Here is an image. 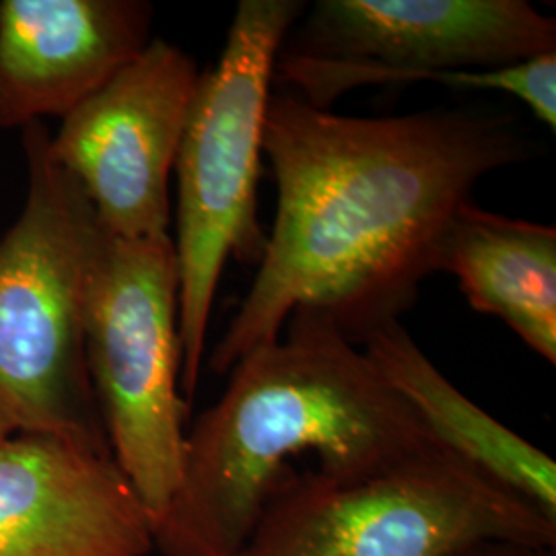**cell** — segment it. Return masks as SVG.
<instances>
[{"label": "cell", "mask_w": 556, "mask_h": 556, "mask_svg": "<svg viewBox=\"0 0 556 556\" xmlns=\"http://www.w3.org/2000/svg\"><path fill=\"white\" fill-rule=\"evenodd\" d=\"M264 157L277 217L236 316L208 358L227 376L275 342L298 309L351 342L397 319L478 181L528 155L511 119L466 110L394 118L342 116L295 93L270 96Z\"/></svg>", "instance_id": "6da1fadb"}, {"label": "cell", "mask_w": 556, "mask_h": 556, "mask_svg": "<svg viewBox=\"0 0 556 556\" xmlns=\"http://www.w3.org/2000/svg\"><path fill=\"white\" fill-rule=\"evenodd\" d=\"M227 376L186 431L178 493L155 526L163 556H238L295 462L355 480L438 445L363 349L309 309Z\"/></svg>", "instance_id": "7a4b0ae2"}, {"label": "cell", "mask_w": 556, "mask_h": 556, "mask_svg": "<svg viewBox=\"0 0 556 556\" xmlns=\"http://www.w3.org/2000/svg\"><path fill=\"white\" fill-rule=\"evenodd\" d=\"M275 79L316 108L365 85L495 91L555 130L556 21L526 0H319Z\"/></svg>", "instance_id": "3957f363"}, {"label": "cell", "mask_w": 556, "mask_h": 556, "mask_svg": "<svg viewBox=\"0 0 556 556\" xmlns=\"http://www.w3.org/2000/svg\"><path fill=\"white\" fill-rule=\"evenodd\" d=\"M298 0H241L219 62L200 77L179 142L176 258L179 275V390L199 388L211 312L227 260L258 264L264 119L278 54L298 25Z\"/></svg>", "instance_id": "277c9868"}, {"label": "cell", "mask_w": 556, "mask_h": 556, "mask_svg": "<svg viewBox=\"0 0 556 556\" xmlns=\"http://www.w3.org/2000/svg\"><path fill=\"white\" fill-rule=\"evenodd\" d=\"M21 132L27 194L0 238V397L20 433L110 452L83 328L100 223L77 181L52 157L43 122Z\"/></svg>", "instance_id": "5b68a950"}, {"label": "cell", "mask_w": 556, "mask_h": 556, "mask_svg": "<svg viewBox=\"0 0 556 556\" xmlns=\"http://www.w3.org/2000/svg\"><path fill=\"white\" fill-rule=\"evenodd\" d=\"M486 540L556 548V519L431 445L355 480L298 472L238 556H452Z\"/></svg>", "instance_id": "8992f818"}, {"label": "cell", "mask_w": 556, "mask_h": 556, "mask_svg": "<svg viewBox=\"0 0 556 556\" xmlns=\"http://www.w3.org/2000/svg\"><path fill=\"white\" fill-rule=\"evenodd\" d=\"M85 357L114 462L144 509L178 493L190 406L179 390V275L174 238L122 239L100 225L85 282Z\"/></svg>", "instance_id": "52a82bcc"}, {"label": "cell", "mask_w": 556, "mask_h": 556, "mask_svg": "<svg viewBox=\"0 0 556 556\" xmlns=\"http://www.w3.org/2000/svg\"><path fill=\"white\" fill-rule=\"evenodd\" d=\"M200 77L176 43L151 40L50 135L52 157L110 236L172 238L169 179Z\"/></svg>", "instance_id": "ba28073f"}, {"label": "cell", "mask_w": 556, "mask_h": 556, "mask_svg": "<svg viewBox=\"0 0 556 556\" xmlns=\"http://www.w3.org/2000/svg\"><path fill=\"white\" fill-rule=\"evenodd\" d=\"M153 551V519L110 452L40 433L0 441V556Z\"/></svg>", "instance_id": "9c48e42d"}, {"label": "cell", "mask_w": 556, "mask_h": 556, "mask_svg": "<svg viewBox=\"0 0 556 556\" xmlns=\"http://www.w3.org/2000/svg\"><path fill=\"white\" fill-rule=\"evenodd\" d=\"M140 0H2L0 128L64 118L149 46Z\"/></svg>", "instance_id": "30bf717a"}, {"label": "cell", "mask_w": 556, "mask_h": 556, "mask_svg": "<svg viewBox=\"0 0 556 556\" xmlns=\"http://www.w3.org/2000/svg\"><path fill=\"white\" fill-rule=\"evenodd\" d=\"M361 346L438 445L556 519L555 459L457 390L397 319L367 332Z\"/></svg>", "instance_id": "8fae6325"}, {"label": "cell", "mask_w": 556, "mask_h": 556, "mask_svg": "<svg viewBox=\"0 0 556 556\" xmlns=\"http://www.w3.org/2000/svg\"><path fill=\"white\" fill-rule=\"evenodd\" d=\"M438 273L457 278L478 314L505 321L528 349L556 363V229L484 211L456 215Z\"/></svg>", "instance_id": "7c38bea8"}, {"label": "cell", "mask_w": 556, "mask_h": 556, "mask_svg": "<svg viewBox=\"0 0 556 556\" xmlns=\"http://www.w3.org/2000/svg\"><path fill=\"white\" fill-rule=\"evenodd\" d=\"M452 556H556L553 546H534L521 542H503V540H486L478 542Z\"/></svg>", "instance_id": "4fadbf2b"}, {"label": "cell", "mask_w": 556, "mask_h": 556, "mask_svg": "<svg viewBox=\"0 0 556 556\" xmlns=\"http://www.w3.org/2000/svg\"><path fill=\"white\" fill-rule=\"evenodd\" d=\"M20 433V427H17V420L13 417V413L9 410L7 402L0 397V441L11 438Z\"/></svg>", "instance_id": "5bb4252c"}]
</instances>
